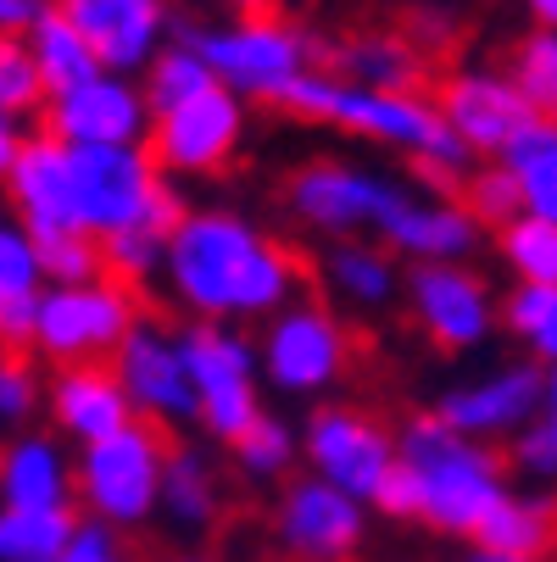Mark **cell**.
I'll return each mask as SVG.
<instances>
[{
  "label": "cell",
  "mask_w": 557,
  "mask_h": 562,
  "mask_svg": "<svg viewBox=\"0 0 557 562\" xmlns=\"http://www.w3.org/2000/svg\"><path fill=\"white\" fill-rule=\"evenodd\" d=\"M163 290L190 324H268L301 295V257L241 206H185L163 234Z\"/></svg>",
  "instance_id": "1"
},
{
  "label": "cell",
  "mask_w": 557,
  "mask_h": 562,
  "mask_svg": "<svg viewBox=\"0 0 557 562\" xmlns=\"http://www.w3.org/2000/svg\"><path fill=\"white\" fill-rule=\"evenodd\" d=\"M508 491L513 479L502 451L452 435L435 413H413L396 424V468L368 513L424 524L446 540H474Z\"/></svg>",
  "instance_id": "2"
},
{
  "label": "cell",
  "mask_w": 557,
  "mask_h": 562,
  "mask_svg": "<svg viewBox=\"0 0 557 562\" xmlns=\"http://www.w3.org/2000/svg\"><path fill=\"white\" fill-rule=\"evenodd\" d=\"M257 346V379L285 395V401H330L352 368H357V335L352 324L318 295H296L290 306H279L263 335H252Z\"/></svg>",
  "instance_id": "3"
},
{
  "label": "cell",
  "mask_w": 557,
  "mask_h": 562,
  "mask_svg": "<svg viewBox=\"0 0 557 562\" xmlns=\"http://www.w3.org/2000/svg\"><path fill=\"white\" fill-rule=\"evenodd\" d=\"M67 173H73L78 234H90V239H107V234H156L163 239L185 212L179 190L156 173L145 145L67 150Z\"/></svg>",
  "instance_id": "4"
},
{
  "label": "cell",
  "mask_w": 557,
  "mask_h": 562,
  "mask_svg": "<svg viewBox=\"0 0 557 562\" xmlns=\"http://www.w3.org/2000/svg\"><path fill=\"white\" fill-rule=\"evenodd\" d=\"M163 462H168V435L151 424H123L118 435L73 451V513L85 524L123 535H140L156 524V491H163Z\"/></svg>",
  "instance_id": "5"
},
{
  "label": "cell",
  "mask_w": 557,
  "mask_h": 562,
  "mask_svg": "<svg viewBox=\"0 0 557 562\" xmlns=\"http://www.w3.org/2000/svg\"><path fill=\"white\" fill-rule=\"evenodd\" d=\"M274 106L290 112L296 123H324V128H341L352 139L390 145L396 156H408V162H419V156L446 134L424 90H408V95L357 90V85H346V78H335L324 67H307Z\"/></svg>",
  "instance_id": "6"
},
{
  "label": "cell",
  "mask_w": 557,
  "mask_h": 562,
  "mask_svg": "<svg viewBox=\"0 0 557 562\" xmlns=\"http://www.w3.org/2000/svg\"><path fill=\"white\" fill-rule=\"evenodd\" d=\"M279 195L285 212L330 246V239H379L385 223L413 195V184L385 168L352 162V156H307L285 173Z\"/></svg>",
  "instance_id": "7"
},
{
  "label": "cell",
  "mask_w": 557,
  "mask_h": 562,
  "mask_svg": "<svg viewBox=\"0 0 557 562\" xmlns=\"http://www.w3.org/2000/svg\"><path fill=\"white\" fill-rule=\"evenodd\" d=\"M174 34L196 45L212 85L246 106L252 101L274 106L307 67H318V40L285 18H268V12L263 18H229L212 29H179V18H174Z\"/></svg>",
  "instance_id": "8"
},
{
  "label": "cell",
  "mask_w": 557,
  "mask_h": 562,
  "mask_svg": "<svg viewBox=\"0 0 557 562\" xmlns=\"http://www.w3.org/2000/svg\"><path fill=\"white\" fill-rule=\"evenodd\" d=\"M296 446H301V473L352 496L357 507L379 502L396 468V429L363 401H318L296 429Z\"/></svg>",
  "instance_id": "9"
},
{
  "label": "cell",
  "mask_w": 557,
  "mask_h": 562,
  "mask_svg": "<svg viewBox=\"0 0 557 562\" xmlns=\"http://www.w3.org/2000/svg\"><path fill=\"white\" fill-rule=\"evenodd\" d=\"M179 357L196 395V424L234 446L263 418V379H257V346L246 329L229 324H179Z\"/></svg>",
  "instance_id": "10"
},
{
  "label": "cell",
  "mask_w": 557,
  "mask_h": 562,
  "mask_svg": "<svg viewBox=\"0 0 557 562\" xmlns=\"http://www.w3.org/2000/svg\"><path fill=\"white\" fill-rule=\"evenodd\" d=\"M134 324H140V295L118 279L40 290V301H34V351H40L45 368L107 362Z\"/></svg>",
  "instance_id": "11"
},
{
  "label": "cell",
  "mask_w": 557,
  "mask_h": 562,
  "mask_svg": "<svg viewBox=\"0 0 557 562\" xmlns=\"http://www.w3.org/2000/svg\"><path fill=\"white\" fill-rule=\"evenodd\" d=\"M402 306L441 357H474L497 335V279L480 262L402 268Z\"/></svg>",
  "instance_id": "12"
},
{
  "label": "cell",
  "mask_w": 557,
  "mask_h": 562,
  "mask_svg": "<svg viewBox=\"0 0 557 562\" xmlns=\"http://www.w3.org/2000/svg\"><path fill=\"white\" fill-rule=\"evenodd\" d=\"M246 134H252V106L212 85L196 101L151 117L145 156L156 162V173H163L168 184L174 179H223L234 162H241Z\"/></svg>",
  "instance_id": "13"
},
{
  "label": "cell",
  "mask_w": 557,
  "mask_h": 562,
  "mask_svg": "<svg viewBox=\"0 0 557 562\" xmlns=\"http://www.w3.org/2000/svg\"><path fill=\"white\" fill-rule=\"evenodd\" d=\"M552 407H557L552 368H541V362H530V357H513V362L486 368L480 379L446 384V390L435 395L430 413H435L452 435L497 451L502 440H513L530 418H541V413H552Z\"/></svg>",
  "instance_id": "14"
},
{
  "label": "cell",
  "mask_w": 557,
  "mask_h": 562,
  "mask_svg": "<svg viewBox=\"0 0 557 562\" xmlns=\"http://www.w3.org/2000/svg\"><path fill=\"white\" fill-rule=\"evenodd\" d=\"M129 413L140 424H151L156 435H174L196 424V395L185 379V357H179V329L163 324V317H145L118 340V351L107 357Z\"/></svg>",
  "instance_id": "15"
},
{
  "label": "cell",
  "mask_w": 557,
  "mask_h": 562,
  "mask_svg": "<svg viewBox=\"0 0 557 562\" xmlns=\"http://www.w3.org/2000/svg\"><path fill=\"white\" fill-rule=\"evenodd\" d=\"M368 507L318 485L312 473H290L274 496L268 535L285 562H357L368 546Z\"/></svg>",
  "instance_id": "16"
},
{
  "label": "cell",
  "mask_w": 557,
  "mask_h": 562,
  "mask_svg": "<svg viewBox=\"0 0 557 562\" xmlns=\"http://www.w3.org/2000/svg\"><path fill=\"white\" fill-rule=\"evenodd\" d=\"M441 128L474 156V162H497V156L535 123V112L524 106V95L508 85L502 67L486 61H463L441 78V90L430 95Z\"/></svg>",
  "instance_id": "17"
},
{
  "label": "cell",
  "mask_w": 557,
  "mask_h": 562,
  "mask_svg": "<svg viewBox=\"0 0 557 562\" xmlns=\"http://www.w3.org/2000/svg\"><path fill=\"white\" fill-rule=\"evenodd\" d=\"M151 112L140 101L134 78L96 72L78 90H62L40 112V134H51L67 150H118V145H145Z\"/></svg>",
  "instance_id": "18"
},
{
  "label": "cell",
  "mask_w": 557,
  "mask_h": 562,
  "mask_svg": "<svg viewBox=\"0 0 557 562\" xmlns=\"http://www.w3.org/2000/svg\"><path fill=\"white\" fill-rule=\"evenodd\" d=\"M90 45L101 72L140 78V67L174 40V0H51Z\"/></svg>",
  "instance_id": "19"
},
{
  "label": "cell",
  "mask_w": 557,
  "mask_h": 562,
  "mask_svg": "<svg viewBox=\"0 0 557 562\" xmlns=\"http://www.w3.org/2000/svg\"><path fill=\"white\" fill-rule=\"evenodd\" d=\"M379 246L408 268H441V262H480L491 234L463 212L457 195H408L379 234Z\"/></svg>",
  "instance_id": "20"
},
{
  "label": "cell",
  "mask_w": 557,
  "mask_h": 562,
  "mask_svg": "<svg viewBox=\"0 0 557 562\" xmlns=\"http://www.w3.org/2000/svg\"><path fill=\"white\" fill-rule=\"evenodd\" d=\"M0 195H7V217L23 223L34 239H45V234H78L67 145H56L51 134H23L7 179H0Z\"/></svg>",
  "instance_id": "21"
},
{
  "label": "cell",
  "mask_w": 557,
  "mask_h": 562,
  "mask_svg": "<svg viewBox=\"0 0 557 562\" xmlns=\"http://www.w3.org/2000/svg\"><path fill=\"white\" fill-rule=\"evenodd\" d=\"M40 418L51 424V435L67 451H85L107 435H118L123 424H134L129 401L112 379L107 362H85V368H51L45 373V407Z\"/></svg>",
  "instance_id": "22"
},
{
  "label": "cell",
  "mask_w": 557,
  "mask_h": 562,
  "mask_svg": "<svg viewBox=\"0 0 557 562\" xmlns=\"http://www.w3.org/2000/svg\"><path fill=\"white\" fill-rule=\"evenodd\" d=\"M0 507L23 513L73 507V451L51 429H23L0 440Z\"/></svg>",
  "instance_id": "23"
},
{
  "label": "cell",
  "mask_w": 557,
  "mask_h": 562,
  "mask_svg": "<svg viewBox=\"0 0 557 562\" xmlns=\"http://www.w3.org/2000/svg\"><path fill=\"white\" fill-rule=\"evenodd\" d=\"M318 279L330 290V306L346 312H390L402 301V262H396L379 239H330L318 257Z\"/></svg>",
  "instance_id": "24"
},
{
  "label": "cell",
  "mask_w": 557,
  "mask_h": 562,
  "mask_svg": "<svg viewBox=\"0 0 557 562\" xmlns=\"http://www.w3.org/2000/svg\"><path fill=\"white\" fill-rule=\"evenodd\" d=\"M223 513V473L212 462V451L190 446V440H168V462H163V491H156V518H168L185 535H207Z\"/></svg>",
  "instance_id": "25"
},
{
  "label": "cell",
  "mask_w": 557,
  "mask_h": 562,
  "mask_svg": "<svg viewBox=\"0 0 557 562\" xmlns=\"http://www.w3.org/2000/svg\"><path fill=\"white\" fill-rule=\"evenodd\" d=\"M335 78L357 90H385V95H408L424 90V56L396 34V29H363L335 45Z\"/></svg>",
  "instance_id": "26"
},
{
  "label": "cell",
  "mask_w": 557,
  "mask_h": 562,
  "mask_svg": "<svg viewBox=\"0 0 557 562\" xmlns=\"http://www.w3.org/2000/svg\"><path fill=\"white\" fill-rule=\"evenodd\" d=\"M497 168H502V179L513 184L519 212L557 223V123H552V117H535V123L497 156Z\"/></svg>",
  "instance_id": "27"
},
{
  "label": "cell",
  "mask_w": 557,
  "mask_h": 562,
  "mask_svg": "<svg viewBox=\"0 0 557 562\" xmlns=\"http://www.w3.org/2000/svg\"><path fill=\"white\" fill-rule=\"evenodd\" d=\"M474 551H508V557H535L546 562L552 551V496L546 491H508L491 518L474 535Z\"/></svg>",
  "instance_id": "28"
},
{
  "label": "cell",
  "mask_w": 557,
  "mask_h": 562,
  "mask_svg": "<svg viewBox=\"0 0 557 562\" xmlns=\"http://www.w3.org/2000/svg\"><path fill=\"white\" fill-rule=\"evenodd\" d=\"M23 50H29V61H34V72H40V90H45V101L51 95H62V90H78L85 78H96L101 67H96V56H90V45L73 34V23L51 7L29 34H23Z\"/></svg>",
  "instance_id": "29"
},
{
  "label": "cell",
  "mask_w": 557,
  "mask_h": 562,
  "mask_svg": "<svg viewBox=\"0 0 557 562\" xmlns=\"http://www.w3.org/2000/svg\"><path fill=\"white\" fill-rule=\"evenodd\" d=\"M497 335H508L530 362L552 368V357H557V284L497 290Z\"/></svg>",
  "instance_id": "30"
},
{
  "label": "cell",
  "mask_w": 557,
  "mask_h": 562,
  "mask_svg": "<svg viewBox=\"0 0 557 562\" xmlns=\"http://www.w3.org/2000/svg\"><path fill=\"white\" fill-rule=\"evenodd\" d=\"M134 85H140L145 112H151V117H163V112H174V106L196 101L201 90H212V72H207V61L196 56V45L174 34L163 50H156V56L140 67Z\"/></svg>",
  "instance_id": "31"
},
{
  "label": "cell",
  "mask_w": 557,
  "mask_h": 562,
  "mask_svg": "<svg viewBox=\"0 0 557 562\" xmlns=\"http://www.w3.org/2000/svg\"><path fill=\"white\" fill-rule=\"evenodd\" d=\"M491 246L513 284H557V223L519 212L502 228H491Z\"/></svg>",
  "instance_id": "32"
},
{
  "label": "cell",
  "mask_w": 557,
  "mask_h": 562,
  "mask_svg": "<svg viewBox=\"0 0 557 562\" xmlns=\"http://www.w3.org/2000/svg\"><path fill=\"white\" fill-rule=\"evenodd\" d=\"M229 451H234V468H241V479H252V485H285L290 473H301L296 424H285L279 413H263Z\"/></svg>",
  "instance_id": "33"
},
{
  "label": "cell",
  "mask_w": 557,
  "mask_h": 562,
  "mask_svg": "<svg viewBox=\"0 0 557 562\" xmlns=\"http://www.w3.org/2000/svg\"><path fill=\"white\" fill-rule=\"evenodd\" d=\"M73 529H78L73 507H56V513L0 507V562H62Z\"/></svg>",
  "instance_id": "34"
},
{
  "label": "cell",
  "mask_w": 557,
  "mask_h": 562,
  "mask_svg": "<svg viewBox=\"0 0 557 562\" xmlns=\"http://www.w3.org/2000/svg\"><path fill=\"white\" fill-rule=\"evenodd\" d=\"M502 72H508V85L524 95V106L535 117L557 112V34L552 29H530L524 40H513Z\"/></svg>",
  "instance_id": "35"
},
{
  "label": "cell",
  "mask_w": 557,
  "mask_h": 562,
  "mask_svg": "<svg viewBox=\"0 0 557 562\" xmlns=\"http://www.w3.org/2000/svg\"><path fill=\"white\" fill-rule=\"evenodd\" d=\"M45 407V368L29 351H0V440L40 429Z\"/></svg>",
  "instance_id": "36"
},
{
  "label": "cell",
  "mask_w": 557,
  "mask_h": 562,
  "mask_svg": "<svg viewBox=\"0 0 557 562\" xmlns=\"http://www.w3.org/2000/svg\"><path fill=\"white\" fill-rule=\"evenodd\" d=\"M34 251H40V290H67V284L101 279V246L90 234H45V239H34Z\"/></svg>",
  "instance_id": "37"
},
{
  "label": "cell",
  "mask_w": 557,
  "mask_h": 562,
  "mask_svg": "<svg viewBox=\"0 0 557 562\" xmlns=\"http://www.w3.org/2000/svg\"><path fill=\"white\" fill-rule=\"evenodd\" d=\"M40 112H45V90H40V72H34L23 40H0V117L23 128Z\"/></svg>",
  "instance_id": "38"
},
{
  "label": "cell",
  "mask_w": 557,
  "mask_h": 562,
  "mask_svg": "<svg viewBox=\"0 0 557 562\" xmlns=\"http://www.w3.org/2000/svg\"><path fill=\"white\" fill-rule=\"evenodd\" d=\"M457 201H463V212L480 223L486 234L491 228H502L508 217H519V195H513V184L502 179V168L497 162H474L468 168V179L457 184Z\"/></svg>",
  "instance_id": "39"
},
{
  "label": "cell",
  "mask_w": 557,
  "mask_h": 562,
  "mask_svg": "<svg viewBox=\"0 0 557 562\" xmlns=\"http://www.w3.org/2000/svg\"><path fill=\"white\" fill-rule=\"evenodd\" d=\"M101 246V279H118L129 290H140L145 279L163 273V239L156 234H107Z\"/></svg>",
  "instance_id": "40"
},
{
  "label": "cell",
  "mask_w": 557,
  "mask_h": 562,
  "mask_svg": "<svg viewBox=\"0 0 557 562\" xmlns=\"http://www.w3.org/2000/svg\"><path fill=\"white\" fill-rule=\"evenodd\" d=\"M502 468H508V479H513V473H524V479H535V485H546V479L557 473V413L530 418V424L508 440Z\"/></svg>",
  "instance_id": "41"
},
{
  "label": "cell",
  "mask_w": 557,
  "mask_h": 562,
  "mask_svg": "<svg viewBox=\"0 0 557 562\" xmlns=\"http://www.w3.org/2000/svg\"><path fill=\"white\" fill-rule=\"evenodd\" d=\"M18 295H40V251L23 223L0 217V301Z\"/></svg>",
  "instance_id": "42"
},
{
  "label": "cell",
  "mask_w": 557,
  "mask_h": 562,
  "mask_svg": "<svg viewBox=\"0 0 557 562\" xmlns=\"http://www.w3.org/2000/svg\"><path fill=\"white\" fill-rule=\"evenodd\" d=\"M396 34H402L419 56H435V50H452V45H457L463 18H457L452 0H413L408 18H402V29H396Z\"/></svg>",
  "instance_id": "43"
},
{
  "label": "cell",
  "mask_w": 557,
  "mask_h": 562,
  "mask_svg": "<svg viewBox=\"0 0 557 562\" xmlns=\"http://www.w3.org/2000/svg\"><path fill=\"white\" fill-rule=\"evenodd\" d=\"M62 562H134V551H129V546H123L112 529H101V524H85V518H78V529H73V540H67Z\"/></svg>",
  "instance_id": "44"
},
{
  "label": "cell",
  "mask_w": 557,
  "mask_h": 562,
  "mask_svg": "<svg viewBox=\"0 0 557 562\" xmlns=\"http://www.w3.org/2000/svg\"><path fill=\"white\" fill-rule=\"evenodd\" d=\"M34 301L40 295L0 301V351H34Z\"/></svg>",
  "instance_id": "45"
},
{
  "label": "cell",
  "mask_w": 557,
  "mask_h": 562,
  "mask_svg": "<svg viewBox=\"0 0 557 562\" xmlns=\"http://www.w3.org/2000/svg\"><path fill=\"white\" fill-rule=\"evenodd\" d=\"M45 12H51V0H0V40H23Z\"/></svg>",
  "instance_id": "46"
},
{
  "label": "cell",
  "mask_w": 557,
  "mask_h": 562,
  "mask_svg": "<svg viewBox=\"0 0 557 562\" xmlns=\"http://www.w3.org/2000/svg\"><path fill=\"white\" fill-rule=\"evenodd\" d=\"M23 134H29V128H18V123H7V117H0V179H7V168H12V156H18Z\"/></svg>",
  "instance_id": "47"
},
{
  "label": "cell",
  "mask_w": 557,
  "mask_h": 562,
  "mask_svg": "<svg viewBox=\"0 0 557 562\" xmlns=\"http://www.w3.org/2000/svg\"><path fill=\"white\" fill-rule=\"evenodd\" d=\"M519 7L530 12V29H552L557 23V0H519Z\"/></svg>",
  "instance_id": "48"
},
{
  "label": "cell",
  "mask_w": 557,
  "mask_h": 562,
  "mask_svg": "<svg viewBox=\"0 0 557 562\" xmlns=\"http://www.w3.org/2000/svg\"><path fill=\"white\" fill-rule=\"evenodd\" d=\"M223 7H234L241 18H263V12L274 7V0H223Z\"/></svg>",
  "instance_id": "49"
},
{
  "label": "cell",
  "mask_w": 557,
  "mask_h": 562,
  "mask_svg": "<svg viewBox=\"0 0 557 562\" xmlns=\"http://www.w3.org/2000/svg\"><path fill=\"white\" fill-rule=\"evenodd\" d=\"M468 562H535V557H508V551H474Z\"/></svg>",
  "instance_id": "50"
},
{
  "label": "cell",
  "mask_w": 557,
  "mask_h": 562,
  "mask_svg": "<svg viewBox=\"0 0 557 562\" xmlns=\"http://www.w3.org/2000/svg\"><path fill=\"white\" fill-rule=\"evenodd\" d=\"M174 562H218V557H201V551H185V557H174Z\"/></svg>",
  "instance_id": "51"
}]
</instances>
